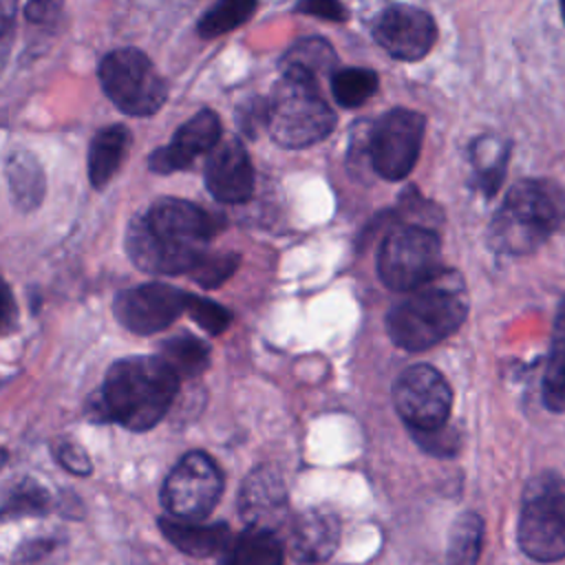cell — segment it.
I'll list each match as a JSON object with an SVG mask.
<instances>
[{
	"mask_svg": "<svg viewBox=\"0 0 565 565\" xmlns=\"http://www.w3.org/2000/svg\"><path fill=\"white\" fill-rule=\"evenodd\" d=\"M221 565H282V545L276 530L249 525L227 543Z\"/></svg>",
	"mask_w": 565,
	"mask_h": 565,
	"instance_id": "cell-21",
	"label": "cell"
},
{
	"mask_svg": "<svg viewBox=\"0 0 565 565\" xmlns=\"http://www.w3.org/2000/svg\"><path fill=\"white\" fill-rule=\"evenodd\" d=\"M57 461L73 475H88L90 472V459L77 444H62L55 448Z\"/></svg>",
	"mask_w": 565,
	"mask_h": 565,
	"instance_id": "cell-36",
	"label": "cell"
},
{
	"mask_svg": "<svg viewBox=\"0 0 565 565\" xmlns=\"http://www.w3.org/2000/svg\"><path fill=\"white\" fill-rule=\"evenodd\" d=\"M415 441L435 455H452L457 450V433L452 428L437 426V428H426V430H413Z\"/></svg>",
	"mask_w": 565,
	"mask_h": 565,
	"instance_id": "cell-32",
	"label": "cell"
},
{
	"mask_svg": "<svg viewBox=\"0 0 565 565\" xmlns=\"http://www.w3.org/2000/svg\"><path fill=\"white\" fill-rule=\"evenodd\" d=\"M64 9V0H29L24 7V15L31 24L51 26L60 20Z\"/></svg>",
	"mask_w": 565,
	"mask_h": 565,
	"instance_id": "cell-35",
	"label": "cell"
},
{
	"mask_svg": "<svg viewBox=\"0 0 565 565\" xmlns=\"http://www.w3.org/2000/svg\"><path fill=\"white\" fill-rule=\"evenodd\" d=\"M130 148V130L124 124H113L95 132L88 148V179L95 190L110 183Z\"/></svg>",
	"mask_w": 565,
	"mask_h": 565,
	"instance_id": "cell-19",
	"label": "cell"
},
{
	"mask_svg": "<svg viewBox=\"0 0 565 565\" xmlns=\"http://www.w3.org/2000/svg\"><path fill=\"white\" fill-rule=\"evenodd\" d=\"M185 311L207 333H223L227 329V324L232 322V313L227 309H223L221 305H216L207 298H199V296H188Z\"/></svg>",
	"mask_w": 565,
	"mask_h": 565,
	"instance_id": "cell-31",
	"label": "cell"
},
{
	"mask_svg": "<svg viewBox=\"0 0 565 565\" xmlns=\"http://www.w3.org/2000/svg\"><path fill=\"white\" fill-rule=\"evenodd\" d=\"M541 393H543V404L550 411L554 413L565 411V307H561L556 318L552 351L543 373Z\"/></svg>",
	"mask_w": 565,
	"mask_h": 565,
	"instance_id": "cell-24",
	"label": "cell"
},
{
	"mask_svg": "<svg viewBox=\"0 0 565 565\" xmlns=\"http://www.w3.org/2000/svg\"><path fill=\"white\" fill-rule=\"evenodd\" d=\"M223 227V218L203 207L163 196L146 214H137L126 230L130 260L150 274H183L205 256V245Z\"/></svg>",
	"mask_w": 565,
	"mask_h": 565,
	"instance_id": "cell-1",
	"label": "cell"
},
{
	"mask_svg": "<svg viewBox=\"0 0 565 565\" xmlns=\"http://www.w3.org/2000/svg\"><path fill=\"white\" fill-rule=\"evenodd\" d=\"M238 512L247 525L276 530L287 516V490L274 468L249 472L238 492Z\"/></svg>",
	"mask_w": 565,
	"mask_h": 565,
	"instance_id": "cell-16",
	"label": "cell"
},
{
	"mask_svg": "<svg viewBox=\"0 0 565 565\" xmlns=\"http://www.w3.org/2000/svg\"><path fill=\"white\" fill-rule=\"evenodd\" d=\"M99 82L106 97L130 117L154 115L168 99V84L152 60L135 46L110 51L99 62Z\"/></svg>",
	"mask_w": 565,
	"mask_h": 565,
	"instance_id": "cell-7",
	"label": "cell"
},
{
	"mask_svg": "<svg viewBox=\"0 0 565 565\" xmlns=\"http://www.w3.org/2000/svg\"><path fill=\"white\" fill-rule=\"evenodd\" d=\"M483 545V521L475 512H463L455 519L444 565H477Z\"/></svg>",
	"mask_w": 565,
	"mask_h": 565,
	"instance_id": "cell-23",
	"label": "cell"
},
{
	"mask_svg": "<svg viewBox=\"0 0 565 565\" xmlns=\"http://www.w3.org/2000/svg\"><path fill=\"white\" fill-rule=\"evenodd\" d=\"M340 523L331 512L324 510H307L302 512L289 534L291 554L302 563L327 561L338 547Z\"/></svg>",
	"mask_w": 565,
	"mask_h": 565,
	"instance_id": "cell-17",
	"label": "cell"
},
{
	"mask_svg": "<svg viewBox=\"0 0 565 565\" xmlns=\"http://www.w3.org/2000/svg\"><path fill=\"white\" fill-rule=\"evenodd\" d=\"M377 271L386 287L413 291L439 271V238L422 225H404L391 232L377 256Z\"/></svg>",
	"mask_w": 565,
	"mask_h": 565,
	"instance_id": "cell-8",
	"label": "cell"
},
{
	"mask_svg": "<svg viewBox=\"0 0 565 565\" xmlns=\"http://www.w3.org/2000/svg\"><path fill=\"white\" fill-rule=\"evenodd\" d=\"M223 477L216 463L199 450H192L179 459L170 470L161 499L163 505L179 519H203L210 514L221 497Z\"/></svg>",
	"mask_w": 565,
	"mask_h": 565,
	"instance_id": "cell-10",
	"label": "cell"
},
{
	"mask_svg": "<svg viewBox=\"0 0 565 565\" xmlns=\"http://www.w3.org/2000/svg\"><path fill=\"white\" fill-rule=\"evenodd\" d=\"M565 221V190L552 179L514 183L497 210L488 243L494 252L523 256L541 247Z\"/></svg>",
	"mask_w": 565,
	"mask_h": 565,
	"instance_id": "cell-4",
	"label": "cell"
},
{
	"mask_svg": "<svg viewBox=\"0 0 565 565\" xmlns=\"http://www.w3.org/2000/svg\"><path fill=\"white\" fill-rule=\"evenodd\" d=\"M338 62V55L333 51V46L322 40V38H307V40H300L296 42L282 57V68L287 66H298V68H305L313 75L318 73H324V71H331Z\"/></svg>",
	"mask_w": 565,
	"mask_h": 565,
	"instance_id": "cell-28",
	"label": "cell"
},
{
	"mask_svg": "<svg viewBox=\"0 0 565 565\" xmlns=\"http://www.w3.org/2000/svg\"><path fill=\"white\" fill-rule=\"evenodd\" d=\"M424 130L426 119L417 110L393 108L384 113L375 121L369 141L373 170L388 181H399L408 177L417 163Z\"/></svg>",
	"mask_w": 565,
	"mask_h": 565,
	"instance_id": "cell-9",
	"label": "cell"
},
{
	"mask_svg": "<svg viewBox=\"0 0 565 565\" xmlns=\"http://www.w3.org/2000/svg\"><path fill=\"white\" fill-rule=\"evenodd\" d=\"M519 545L539 563L565 558V481L554 472H543L523 494L519 516Z\"/></svg>",
	"mask_w": 565,
	"mask_h": 565,
	"instance_id": "cell-6",
	"label": "cell"
},
{
	"mask_svg": "<svg viewBox=\"0 0 565 565\" xmlns=\"http://www.w3.org/2000/svg\"><path fill=\"white\" fill-rule=\"evenodd\" d=\"M49 492L29 479L13 483L4 497V516H20V514H42L49 510Z\"/></svg>",
	"mask_w": 565,
	"mask_h": 565,
	"instance_id": "cell-29",
	"label": "cell"
},
{
	"mask_svg": "<svg viewBox=\"0 0 565 565\" xmlns=\"http://www.w3.org/2000/svg\"><path fill=\"white\" fill-rule=\"evenodd\" d=\"M296 11L331 22H344L349 18V11L340 0H300L296 4Z\"/></svg>",
	"mask_w": 565,
	"mask_h": 565,
	"instance_id": "cell-34",
	"label": "cell"
},
{
	"mask_svg": "<svg viewBox=\"0 0 565 565\" xmlns=\"http://www.w3.org/2000/svg\"><path fill=\"white\" fill-rule=\"evenodd\" d=\"M508 154H510V143L497 135L479 137L470 148V161L477 177V185L488 196H492L503 181Z\"/></svg>",
	"mask_w": 565,
	"mask_h": 565,
	"instance_id": "cell-22",
	"label": "cell"
},
{
	"mask_svg": "<svg viewBox=\"0 0 565 565\" xmlns=\"http://www.w3.org/2000/svg\"><path fill=\"white\" fill-rule=\"evenodd\" d=\"M558 7H561V18L565 22V0H558Z\"/></svg>",
	"mask_w": 565,
	"mask_h": 565,
	"instance_id": "cell-38",
	"label": "cell"
},
{
	"mask_svg": "<svg viewBox=\"0 0 565 565\" xmlns=\"http://www.w3.org/2000/svg\"><path fill=\"white\" fill-rule=\"evenodd\" d=\"M188 307V294L177 287L148 282L121 291L113 305L115 318L128 331L139 335L157 333L166 329Z\"/></svg>",
	"mask_w": 565,
	"mask_h": 565,
	"instance_id": "cell-13",
	"label": "cell"
},
{
	"mask_svg": "<svg viewBox=\"0 0 565 565\" xmlns=\"http://www.w3.org/2000/svg\"><path fill=\"white\" fill-rule=\"evenodd\" d=\"M468 316V291L457 271L439 269L408 291L386 316L391 340L406 351H424L455 333Z\"/></svg>",
	"mask_w": 565,
	"mask_h": 565,
	"instance_id": "cell-2",
	"label": "cell"
},
{
	"mask_svg": "<svg viewBox=\"0 0 565 565\" xmlns=\"http://www.w3.org/2000/svg\"><path fill=\"white\" fill-rule=\"evenodd\" d=\"M377 73L373 68L353 66V68H340L331 77V93L333 99L342 108H358L377 90Z\"/></svg>",
	"mask_w": 565,
	"mask_h": 565,
	"instance_id": "cell-26",
	"label": "cell"
},
{
	"mask_svg": "<svg viewBox=\"0 0 565 565\" xmlns=\"http://www.w3.org/2000/svg\"><path fill=\"white\" fill-rule=\"evenodd\" d=\"M269 121V99L252 97L238 108V126L247 137H256L258 128H267Z\"/></svg>",
	"mask_w": 565,
	"mask_h": 565,
	"instance_id": "cell-33",
	"label": "cell"
},
{
	"mask_svg": "<svg viewBox=\"0 0 565 565\" xmlns=\"http://www.w3.org/2000/svg\"><path fill=\"white\" fill-rule=\"evenodd\" d=\"M179 375L161 355H132L117 360L104 380L102 399L108 419L130 428L148 430L168 413Z\"/></svg>",
	"mask_w": 565,
	"mask_h": 565,
	"instance_id": "cell-3",
	"label": "cell"
},
{
	"mask_svg": "<svg viewBox=\"0 0 565 565\" xmlns=\"http://www.w3.org/2000/svg\"><path fill=\"white\" fill-rule=\"evenodd\" d=\"M373 38L391 57L415 62L426 57L437 42V24L424 9L391 4L375 18Z\"/></svg>",
	"mask_w": 565,
	"mask_h": 565,
	"instance_id": "cell-12",
	"label": "cell"
},
{
	"mask_svg": "<svg viewBox=\"0 0 565 565\" xmlns=\"http://www.w3.org/2000/svg\"><path fill=\"white\" fill-rule=\"evenodd\" d=\"M269 99L267 130L282 148H307L331 135L335 115L318 90L316 75L287 66L274 84Z\"/></svg>",
	"mask_w": 565,
	"mask_h": 565,
	"instance_id": "cell-5",
	"label": "cell"
},
{
	"mask_svg": "<svg viewBox=\"0 0 565 565\" xmlns=\"http://www.w3.org/2000/svg\"><path fill=\"white\" fill-rule=\"evenodd\" d=\"M218 141L221 119L214 110L203 108L172 135V141L168 146H161L150 152L148 166L157 174L185 170L199 154H207Z\"/></svg>",
	"mask_w": 565,
	"mask_h": 565,
	"instance_id": "cell-14",
	"label": "cell"
},
{
	"mask_svg": "<svg viewBox=\"0 0 565 565\" xmlns=\"http://www.w3.org/2000/svg\"><path fill=\"white\" fill-rule=\"evenodd\" d=\"M161 358L170 364V369L181 377H196L210 364V349L192 338V335H177L163 342Z\"/></svg>",
	"mask_w": 565,
	"mask_h": 565,
	"instance_id": "cell-25",
	"label": "cell"
},
{
	"mask_svg": "<svg viewBox=\"0 0 565 565\" xmlns=\"http://www.w3.org/2000/svg\"><path fill=\"white\" fill-rule=\"evenodd\" d=\"M256 4L258 0H216V4L210 7L199 20L196 31L205 40L234 31L254 15Z\"/></svg>",
	"mask_w": 565,
	"mask_h": 565,
	"instance_id": "cell-27",
	"label": "cell"
},
{
	"mask_svg": "<svg viewBox=\"0 0 565 565\" xmlns=\"http://www.w3.org/2000/svg\"><path fill=\"white\" fill-rule=\"evenodd\" d=\"M393 404L411 430L437 428L448 419L452 391L437 369L415 364L402 371L395 380Z\"/></svg>",
	"mask_w": 565,
	"mask_h": 565,
	"instance_id": "cell-11",
	"label": "cell"
},
{
	"mask_svg": "<svg viewBox=\"0 0 565 565\" xmlns=\"http://www.w3.org/2000/svg\"><path fill=\"white\" fill-rule=\"evenodd\" d=\"M13 313V309H11V294H9V289H7V294H4V320H2V324L4 327H9V316Z\"/></svg>",
	"mask_w": 565,
	"mask_h": 565,
	"instance_id": "cell-37",
	"label": "cell"
},
{
	"mask_svg": "<svg viewBox=\"0 0 565 565\" xmlns=\"http://www.w3.org/2000/svg\"><path fill=\"white\" fill-rule=\"evenodd\" d=\"M238 260V254H205L190 274L201 287H218L234 274Z\"/></svg>",
	"mask_w": 565,
	"mask_h": 565,
	"instance_id": "cell-30",
	"label": "cell"
},
{
	"mask_svg": "<svg viewBox=\"0 0 565 565\" xmlns=\"http://www.w3.org/2000/svg\"><path fill=\"white\" fill-rule=\"evenodd\" d=\"M4 174H7L9 192L15 207H20L22 212H29L40 205L46 190V181H44V170L33 152L22 148L9 152L4 161Z\"/></svg>",
	"mask_w": 565,
	"mask_h": 565,
	"instance_id": "cell-20",
	"label": "cell"
},
{
	"mask_svg": "<svg viewBox=\"0 0 565 565\" xmlns=\"http://www.w3.org/2000/svg\"><path fill=\"white\" fill-rule=\"evenodd\" d=\"M159 527L166 534V539L181 550L183 554L190 556H212L218 554L227 547L230 539V527L225 523H212V525H194L190 519H159Z\"/></svg>",
	"mask_w": 565,
	"mask_h": 565,
	"instance_id": "cell-18",
	"label": "cell"
},
{
	"mask_svg": "<svg viewBox=\"0 0 565 565\" xmlns=\"http://www.w3.org/2000/svg\"><path fill=\"white\" fill-rule=\"evenodd\" d=\"M205 185L221 203H245L254 192V168L247 150L234 137L221 139L205 161Z\"/></svg>",
	"mask_w": 565,
	"mask_h": 565,
	"instance_id": "cell-15",
	"label": "cell"
}]
</instances>
